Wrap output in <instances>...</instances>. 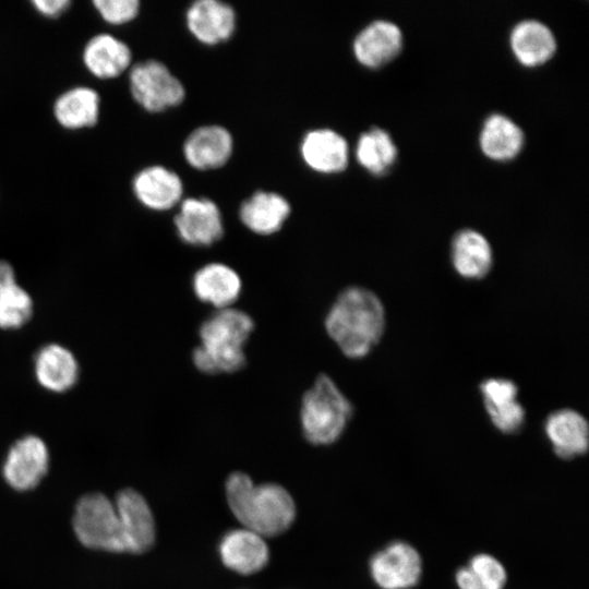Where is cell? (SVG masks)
I'll use <instances>...</instances> for the list:
<instances>
[{"instance_id": "obj_1", "label": "cell", "mask_w": 589, "mask_h": 589, "mask_svg": "<svg viewBox=\"0 0 589 589\" xmlns=\"http://www.w3.org/2000/svg\"><path fill=\"white\" fill-rule=\"evenodd\" d=\"M325 328L350 359L366 357L380 342L386 324L381 299L363 287L344 289L325 317Z\"/></svg>"}, {"instance_id": "obj_2", "label": "cell", "mask_w": 589, "mask_h": 589, "mask_svg": "<svg viewBox=\"0 0 589 589\" xmlns=\"http://www.w3.org/2000/svg\"><path fill=\"white\" fill-rule=\"evenodd\" d=\"M228 506L244 528L263 537L285 532L296 518L290 493L277 483L254 484L244 472H232L225 484Z\"/></svg>"}, {"instance_id": "obj_3", "label": "cell", "mask_w": 589, "mask_h": 589, "mask_svg": "<svg viewBox=\"0 0 589 589\" xmlns=\"http://www.w3.org/2000/svg\"><path fill=\"white\" fill-rule=\"evenodd\" d=\"M254 328L251 316L238 309L217 310L200 326L193 350L195 368L205 374L231 373L245 364L244 345Z\"/></svg>"}, {"instance_id": "obj_4", "label": "cell", "mask_w": 589, "mask_h": 589, "mask_svg": "<svg viewBox=\"0 0 589 589\" xmlns=\"http://www.w3.org/2000/svg\"><path fill=\"white\" fill-rule=\"evenodd\" d=\"M353 408L337 384L320 374L302 397L300 422L304 437L314 445H329L344 433Z\"/></svg>"}, {"instance_id": "obj_5", "label": "cell", "mask_w": 589, "mask_h": 589, "mask_svg": "<svg viewBox=\"0 0 589 589\" xmlns=\"http://www.w3.org/2000/svg\"><path fill=\"white\" fill-rule=\"evenodd\" d=\"M73 529L77 540L89 549L122 552L115 503L100 492L85 494L77 501Z\"/></svg>"}, {"instance_id": "obj_6", "label": "cell", "mask_w": 589, "mask_h": 589, "mask_svg": "<svg viewBox=\"0 0 589 589\" xmlns=\"http://www.w3.org/2000/svg\"><path fill=\"white\" fill-rule=\"evenodd\" d=\"M129 86L133 99L148 112L177 107L185 97L180 80L157 60L134 64L130 69Z\"/></svg>"}, {"instance_id": "obj_7", "label": "cell", "mask_w": 589, "mask_h": 589, "mask_svg": "<svg viewBox=\"0 0 589 589\" xmlns=\"http://www.w3.org/2000/svg\"><path fill=\"white\" fill-rule=\"evenodd\" d=\"M420 553L405 541H393L374 553L369 569L374 584L381 589H411L422 576Z\"/></svg>"}, {"instance_id": "obj_8", "label": "cell", "mask_w": 589, "mask_h": 589, "mask_svg": "<svg viewBox=\"0 0 589 589\" xmlns=\"http://www.w3.org/2000/svg\"><path fill=\"white\" fill-rule=\"evenodd\" d=\"M119 522L122 552L143 553L155 541L156 528L145 497L134 489H123L113 501Z\"/></svg>"}, {"instance_id": "obj_9", "label": "cell", "mask_w": 589, "mask_h": 589, "mask_svg": "<svg viewBox=\"0 0 589 589\" xmlns=\"http://www.w3.org/2000/svg\"><path fill=\"white\" fill-rule=\"evenodd\" d=\"M49 467V450L36 435L19 438L3 462L2 473L7 483L17 491L34 489L45 477Z\"/></svg>"}, {"instance_id": "obj_10", "label": "cell", "mask_w": 589, "mask_h": 589, "mask_svg": "<svg viewBox=\"0 0 589 589\" xmlns=\"http://www.w3.org/2000/svg\"><path fill=\"white\" fill-rule=\"evenodd\" d=\"M173 223L178 237L190 245H212L224 235L221 213L212 200L205 197L184 200Z\"/></svg>"}, {"instance_id": "obj_11", "label": "cell", "mask_w": 589, "mask_h": 589, "mask_svg": "<svg viewBox=\"0 0 589 589\" xmlns=\"http://www.w3.org/2000/svg\"><path fill=\"white\" fill-rule=\"evenodd\" d=\"M482 401L490 421L500 432H519L526 420V411L518 400V386L508 378L490 377L479 385Z\"/></svg>"}, {"instance_id": "obj_12", "label": "cell", "mask_w": 589, "mask_h": 589, "mask_svg": "<svg viewBox=\"0 0 589 589\" xmlns=\"http://www.w3.org/2000/svg\"><path fill=\"white\" fill-rule=\"evenodd\" d=\"M223 564L240 575H252L263 569L269 560L265 537L248 528L227 531L219 541Z\"/></svg>"}, {"instance_id": "obj_13", "label": "cell", "mask_w": 589, "mask_h": 589, "mask_svg": "<svg viewBox=\"0 0 589 589\" xmlns=\"http://www.w3.org/2000/svg\"><path fill=\"white\" fill-rule=\"evenodd\" d=\"M132 191L146 208L167 211L180 202L183 184L175 171L154 165L143 168L134 176Z\"/></svg>"}, {"instance_id": "obj_14", "label": "cell", "mask_w": 589, "mask_h": 589, "mask_svg": "<svg viewBox=\"0 0 589 589\" xmlns=\"http://www.w3.org/2000/svg\"><path fill=\"white\" fill-rule=\"evenodd\" d=\"M190 33L205 45H217L228 40L236 28L233 9L218 0H199L185 14Z\"/></svg>"}, {"instance_id": "obj_15", "label": "cell", "mask_w": 589, "mask_h": 589, "mask_svg": "<svg viewBox=\"0 0 589 589\" xmlns=\"http://www.w3.org/2000/svg\"><path fill=\"white\" fill-rule=\"evenodd\" d=\"M233 140L221 125H203L195 129L183 144L187 163L197 170H211L224 166L231 157Z\"/></svg>"}, {"instance_id": "obj_16", "label": "cell", "mask_w": 589, "mask_h": 589, "mask_svg": "<svg viewBox=\"0 0 589 589\" xmlns=\"http://www.w3.org/2000/svg\"><path fill=\"white\" fill-rule=\"evenodd\" d=\"M544 432L554 453L562 459H573L588 450V422L574 409L564 408L550 413L545 419Z\"/></svg>"}, {"instance_id": "obj_17", "label": "cell", "mask_w": 589, "mask_h": 589, "mask_svg": "<svg viewBox=\"0 0 589 589\" xmlns=\"http://www.w3.org/2000/svg\"><path fill=\"white\" fill-rule=\"evenodd\" d=\"M82 60L92 75L100 80H111L130 69L132 51L120 38L109 33H99L85 44Z\"/></svg>"}, {"instance_id": "obj_18", "label": "cell", "mask_w": 589, "mask_h": 589, "mask_svg": "<svg viewBox=\"0 0 589 589\" xmlns=\"http://www.w3.org/2000/svg\"><path fill=\"white\" fill-rule=\"evenodd\" d=\"M301 157L312 170L337 173L348 164V144L344 136L330 129L309 131L300 145Z\"/></svg>"}, {"instance_id": "obj_19", "label": "cell", "mask_w": 589, "mask_h": 589, "mask_svg": "<svg viewBox=\"0 0 589 589\" xmlns=\"http://www.w3.org/2000/svg\"><path fill=\"white\" fill-rule=\"evenodd\" d=\"M192 289L202 302L218 310L230 308L241 293L238 273L223 263H209L199 268L192 278Z\"/></svg>"}, {"instance_id": "obj_20", "label": "cell", "mask_w": 589, "mask_h": 589, "mask_svg": "<svg viewBox=\"0 0 589 589\" xmlns=\"http://www.w3.org/2000/svg\"><path fill=\"white\" fill-rule=\"evenodd\" d=\"M400 28L387 20H375L368 24L353 40V52L358 61L366 67H378L400 50Z\"/></svg>"}, {"instance_id": "obj_21", "label": "cell", "mask_w": 589, "mask_h": 589, "mask_svg": "<svg viewBox=\"0 0 589 589\" xmlns=\"http://www.w3.org/2000/svg\"><path fill=\"white\" fill-rule=\"evenodd\" d=\"M450 259L455 272L465 279H482L493 265V251L488 239L477 230L462 229L452 241Z\"/></svg>"}, {"instance_id": "obj_22", "label": "cell", "mask_w": 589, "mask_h": 589, "mask_svg": "<svg viewBox=\"0 0 589 589\" xmlns=\"http://www.w3.org/2000/svg\"><path fill=\"white\" fill-rule=\"evenodd\" d=\"M34 373L38 384L45 389L63 393L76 383L79 363L68 348L58 344H49L36 354Z\"/></svg>"}, {"instance_id": "obj_23", "label": "cell", "mask_w": 589, "mask_h": 589, "mask_svg": "<svg viewBox=\"0 0 589 589\" xmlns=\"http://www.w3.org/2000/svg\"><path fill=\"white\" fill-rule=\"evenodd\" d=\"M56 121L76 131L94 127L100 115V96L92 87L74 86L60 94L52 106Z\"/></svg>"}, {"instance_id": "obj_24", "label": "cell", "mask_w": 589, "mask_h": 589, "mask_svg": "<svg viewBox=\"0 0 589 589\" xmlns=\"http://www.w3.org/2000/svg\"><path fill=\"white\" fill-rule=\"evenodd\" d=\"M288 201L275 192L257 191L240 206L242 224L254 233L277 232L290 215Z\"/></svg>"}, {"instance_id": "obj_25", "label": "cell", "mask_w": 589, "mask_h": 589, "mask_svg": "<svg viewBox=\"0 0 589 589\" xmlns=\"http://www.w3.org/2000/svg\"><path fill=\"white\" fill-rule=\"evenodd\" d=\"M510 45L520 62L536 65L553 55L556 41L552 31L542 22L524 20L514 26Z\"/></svg>"}, {"instance_id": "obj_26", "label": "cell", "mask_w": 589, "mask_h": 589, "mask_svg": "<svg viewBox=\"0 0 589 589\" xmlns=\"http://www.w3.org/2000/svg\"><path fill=\"white\" fill-rule=\"evenodd\" d=\"M524 133L519 125L502 113L490 115L480 133L482 151L495 159L514 157L521 148Z\"/></svg>"}, {"instance_id": "obj_27", "label": "cell", "mask_w": 589, "mask_h": 589, "mask_svg": "<svg viewBox=\"0 0 589 589\" xmlns=\"http://www.w3.org/2000/svg\"><path fill=\"white\" fill-rule=\"evenodd\" d=\"M356 156L361 166L374 173H382L397 157V147L383 129L372 128L358 140Z\"/></svg>"}, {"instance_id": "obj_28", "label": "cell", "mask_w": 589, "mask_h": 589, "mask_svg": "<svg viewBox=\"0 0 589 589\" xmlns=\"http://www.w3.org/2000/svg\"><path fill=\"white\" fill-rule=\"evenodd\" d=\"M33 300L20 285L14 284L0 291V328L17 329L33 314Z\"/></svg>"}, {"instance_id": "obj_29", "label": "cell", "mask_w": 589, "mask_h": 589, "mask_svg": "<svg viewBox=\"0 0 589 589\" xmlns=\"http://www.w3.org/2000/svg\"><path fill=\"white\" fill-rule=\"evenodd\" d=\"M468 566L477 576L482 589H504L507 572L496 557L488 553L473 555Z\"/></svg>"}, {"instance_id": "obj_30", "label": "cell", "mask_w": 589, "mask_h": 589, "mask_svg": "<svg viewBox=\"0 0 589 589\" xmlns=\"http://www.w3.org/2000/svg\"><path fill=\"white\" fill-rule=\"evenodd\" d=\"M93 5L100 17L111 25L129 23L140 12V1L137 0H95Z\"/></svg>"}, {"instance_id": "obj_31", "label": "cell", "mask_w": 589, "mask_h": 589, "mask_svg": "<svg viewBox=\"0 0 589 589\" xmlns=\"http://www.w3.org/2000/svg\"><path fill=\"white\" fill-rule=\"evenodd\" d=\"M34 10L45 17H59L71 5L70 0H34L31 2Z\"/></svg>"}, {"instance_id": "obj_32", "label": "cell", "mask_w": 589, "mask_h": 589, "mask_svg": "<svg viewBox=\"0 0 589 589\" xmlns=\"http://www.w3.org/2000/svg\"><path fill=\"white\" fill-rule=\"evenodd\" d=\"M455 581L458 589H482L477 576L468 565L457 569Z\"/></svg>"}, {"instance_id": "obj_33", "label": "cell", "mask_w": 589, "mask_h": 589, "mask_svg": "<svg viewBox=\"0 0 589 589\" xmlns=\"http://www.w3.org/2000/svg\"><path fill=\"white\" fill-rule=\"evenodd\" d=\"M16 284L15 272L12 265L0 261V291Z\"/></svg>"}]
</instances>
